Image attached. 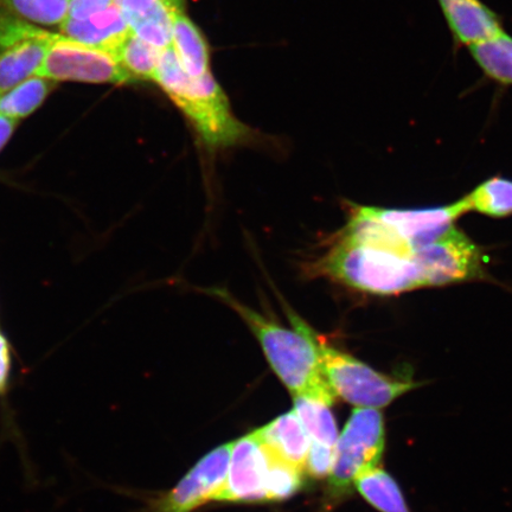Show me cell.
Here are the masks:
<instances>
[{"mask_svg":"<svg viewBox=\"0 0 512 512\" xmlns=\"http://www.w3.org/2000/svg\"><path fill=\"white\" fill-rule=\"evenodd\" d=\"M305 272L373 296H398L420 288L413 258L355 238L338 229L307 262Z\"/></svg>","mask_w":512,"mask_h":512,"instance_id":"1","label":"cell"},{"mask_svg":"<svg viewBox=\"0 0 512 512\" xmlns=\"http://www.w3.org/2000/svg\"><path fill=\"white\" fill-rule=\"evenodd\" d=\"M220 300L238 315L259 342L274 374L294 395L302 394L324 383L318 347L312 326L285 305L291 328H285L264 313L252 309L236 299L224 288L202 290Z\"/></svg>","mask_w":512,"mask_h":512,"instance_id":"2","label":"cell"},{"mask_svg":"<svg viewBox=\"0 0 512 512\" xmlns=\"http://www.w3.org/2000/svg\"><path fill=\"white\" fill-rule=\"evenodd\" d=\"M155 82L185 115L209 153L238 146L252 137L251 130L235 117L213 74L191 78L171 46L160 56Z\"/></svg>","mask_w":512,"mask_h":512,"instance_id":"3","label":"cell"},{"mask_svg":"<svg viewBox=\"0 0 512 512\" xmlns=\"http://www.w3.org/2000/svg\"><path fill=\"white\" fill-rule=\"evenodd\" d=\"M315 335L320 366L336 398H341L356 408H384L400 396L422 386L411 377H392L379 373L368 364L357 360L331 344L317 330Z\"/></svg>","mask_w":512,"mask_h":512,"instance_id":"4","label":"cell"},{"mask_svg":"<svg viewBox=\"0 0 512 512\" xmlns=\"http://www.w3.org/2000/svg\"><path fill=\"white\" fill-rule=\"evenodd\" d=\"M386 445L382 414L374 408H356L335 447L330 472V494L349 495L358 477L379 465Z\"/></svg>","mask_w":512,"mask_h":512,"instance_id":"5","label":"cell"},{"mask_svg":"<svg viewBox=\"0 0 512 512\" xmlns=\"http://www.w3.org/2000/svg\"><path fill=\"white\" fill-rule=\"evenodd\" d=\"M422 287H438L486 278L483 249L456 226L424 247L414 249Z\"/></svg>","mask_w":512,"mask_h":512,"instance_id":"6","label":"cell"},{"mask_svg":"<svg viewBox=\"0 0 512 512\" xmlns=\"http://www.w3.org/2000/svg\"><path fill=\"white\" fill-rule=\"evenodd\" d=\"M35 76L51 81L115 83L134 82L115 57L105 50L86 46L61 35L51 44Z\"/></svg>","mask_w":512,"mask_h":512,"instance_id":"7","label":"cell"},{"mask_svg":"<svg viewBox=\"0 0 512 512\" xmlns=\"http://www.w3.org/2000/svg\"><path fill=\"white\" fill-rule=\"evenodd\" d=\"M233 443L222 445L198 462L175 489L149 503V512H192L213 501L226 484Z\"/></svg>","mask_w":512,"mask_h":512,"instance_id":"8","label":"cell"},{"mask_svg":"<svg viewBox=\"0 0 512 512\" xmlns=\"http://www.w3.org/2000/svg\"><path fill=\"white\" fill-rule=\"evenodd\" d=\"M266 470L264 446L254 433L234 441L226 484L214 502H267Z\"/></svg>","mask_w":512,"mask_h":512,"instance_id":"9","label":"cell"},{"mask_svg":"<svg viewBox=\"0 0 512 512\" xmlns=\"http://www.w3.org/2000/svg\"><path fill=\"white\" fill-rule=\"evenodd\" d=\"M377 219L386 223L413 249L424 247L438 240L454 227L460 216L469 213L462 200L448 206L426 209H393L371 207Z\"/></svg>","mask_w":512,"mask_h":512,"instance_id":"10","label":"cell"},{"mask_svg":"<svg viewBox=\"0 0 512 512\" xmlns=\"http://www.w3.org/2000/svg\"><path fill=\"white\" fill-rule=\"evenodd\" d=\"M454 47L470 48L504 31L502 18L482 0H438Z\"/></svg>","mask_w":512,"mask_h":512,"instance_id":"11","label":"cell"},{"mask_svg":"<svg viewBox=\"0 0 512 512\" xmlns=\"http://www.w3.org/2000/svg\"><path fill=\"white\" fill-rule=\"evenodd\" d=\"M60 28L62 35L70 40L105 50L113 56L132 31L115 3L85 19L68 17Z\"/></svg>","mask_w":512,"mask_h":512,"instance_id":"12","label":"cell"},{"mask_svg":"<svg viewBox=\"0 0 512 512\" xmlns=\"http://www.w3.org/2000/svg\"><path fill=\"white\" fill-rule=\"evenodd\" d=\"M294 413L313 443L336 447L338 435L337 425L331 406L336 395L328 382L320 383L306 392L294 395Z\"/></svg>","mask_w":512,"mask_h":512,"instance_id":"13","label":"cell"},{"mask_svg":"<svg viewBox=\"0 0 512 512\" xmlns=\"http://www.w3.org/2000/svg\"><path fill=\"white\" fill-rule=\"evenodd\" d=\"M60 36L49 32L46 36L18 43L0 53V96L35 76L51 44Z\"/></svg>","mask_w":512,"mask_h":512,"instance_id":"14","label":"cell"},{"mask_svg":"<svg viewBox=\"0 0 512 512\" xmlns=\"http://www.w3.org/2000/svg\"><path fill=\"white\" fill-rule=\"evenodd\" d=\"M254 434L279 457L304 471L311 439L294 411L279 416Z\"/></svg>","mask_w":512,"mask_h":512,"instance_id":"15","label":"cell"},{"mask_svg":"<svg viewBox=\"0 0 512 512\" xmlns=\"http://www.w3.org/2000/svg\"><path fill=\"white\" fill-rule=\"evenodd\" d=\"M179 63L191 78H198L210 72V50L206 37L191 21L185 8L172 14V40Z\"/></svg>","mask_w":512,"mask_h":512,"instance_id":"16","label":"cell"},{"mask_svg":"<svg viewBox=\"0 0 512 512\" xmlns=\"http://www.w3.org/2000/svg\"><path fill=\"white\" fill-rule=\"evenodd\" d=\"M486 79L502 87L512 86V36L502 31L469 48Z\"/></svg>","mask_w":512,"mask_h":512,"instance_id":"17","label":"cell"},{"mask_svg":"<svg viewBox=\"0 0 512 512\" xmlns=\"http://www.w3.org/2000/svg\"><path fill=\"white\" fill-rule=\"evenodd\" d=\"M355 488L370 505L381 512H411L398 483L379 467L358 477Z\"/></svg>","mask_w":512,"mask_h":512,"instance_id":"18","label":"cell"},{"mask_svg":"<svg viewBox=\"0 0 512 512\" xmlns=\"http://www.w3.org/2000/svg\"><path fill=\"white\" fill-rule=\"evenodd\" d=\"M162 53L163 50L153 47L131 31L114 57L134 82L155 81Z\"/></svg>","mask_w":512,"mask_h":512,"instance_id":"19","label":"cell"},{"mask_svg":"<svg viewBox=\"0 0 512 512\" xmlns=\"http://www.w3.org/2000/svg\"><path fill=\"white\" fill-rule=\"evenodd\" d=\"M55 81L32 76L0 96V115L17 120L28 117L43 104L55 87Z\"/></svg>","mask_w":512,"mask_h":512,"instance_id":"20","label":"cell"},{"mask_svg":"<svg viewBox=\"0 0 512 512\" xmlns=\"http://www.w3.org/2000/svg\"><path fill=\"white\" fill-rule=\"evenodd\" d=\"M469 211L496 217L512 215V181L494 177L482 183L471 194L464 197Z\"/></svg>","mask_w":512,"mask_h":512,"instance_id":"21","label":"cell"},{"mask_svg":"<svg viewBox=\"0 0 512 512\" xmlns=\"http://www.w3.org/2000/svg\"><path fill=\"white\" fill-rule=\"evenodd\" d=\"M262 446H264L267 460L265 483L267 502H281L296 495L302 489L304 471L286 462L264 444Z\"/></svg>","mask_w":512,"mask_h":512,"instance_id":"22","label":"cell"},{"mask_svg":"<svg viewBox=\"0 0 512 512\" xmlns=\"http://www.w3.org/2000/svg\"><path fill=\"white\" fill-rule=\"evenodd\" d=\"M72 0H0V5L24 21L61 25L69 17Z\"/></svg>","mask_w":512,"mask_h":512,"instance_id":"23","label":"cell"},{"mask_svg":"<svg viewBox=\"0 0 512 512\" xmlns=\"http://www.w3.org/2000/svg\"><path fill=\"white\" fill-rule=\"evenodd\" d=\"M48 34L49 31L38 29L8 10L0 8V53L18 43Z\"/></svg>","mask_w":512,"mask_h":512,"instance_id":"24","label":"cell"},{"mask_svg":"<svg viewBox=\"0 0 512 512\" xmlns=\"http://www.w3.org/2000/svg\"><path fill=\"white\" fill-rule=\"evenodd\" d=\"M334 458L335 447H329L311 441L304 471L313 478H325L330 475L332 465H334Z\"/></svg>","mask_w":512,"mask_h":512,"instance_id":"25","label":"cell"},{"mask_svg":"<svg viewBox=\"0 0 512 512\" xmlns=\"http://www.w3.org/2000/svg\"><path fill=\"white\" fill-rule=\"evenodd\" d=\"M114 3L123 12L131 29L134 25L144 21L146 17L152 15L156 10L166 5L170 6L169 0H114Z\"/></svg>","mask_w":512,"mask_h":512,"instance_id":"26","label":"cell"},{"mask_svg":"<svg viewBox=\"0 0 512 512\" xmlns=\"http://www.w3.org/2000/svg\"><path fill=\"white\" fill-rule=\"evenodd\" d=\"M114 0H72L70 2L69 18L85 19L105 10Z\"/></svg>","mask_w":512,"mask_h":512,"instance_id":"27","label":"cell"},{"mask_svg":"<svg viewBox=\"0 0 512 512\" xmlns=\"http://www.w3.org/2000/svg\"><path fill=\"white\" fill-rule=\"evenodd\" d=\"M10 351L8 342L0 335V396L8 392L10 377Z\"/></svg>","mask_w":512,"mask_h":512,"instance_id":"28","label":"cell"},{"mask_svg":"<svg viewBox=\"0 0 512 512\" xmlns=\"http://www.w3.org/2000/svg\"><path fill=\"white\" fill-rule=\"evenodd\" d=\"M17 125V120L0 115V149L8 142Z\"/></svg>","mask_w":512,"mask_h":512,"instance_id":"29","label":"cell"}]
</instances>
